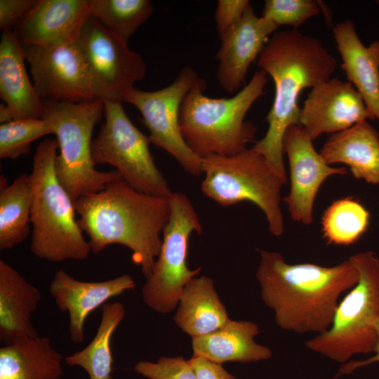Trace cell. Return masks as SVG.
<instances>
[{
    "instance_id": "obj_30",
    "label": "cell",
    "mask_w": 379,
    "mask_h": 379,
    "mask_svg": "<svg viewBox=\"0 0 379 379\" xmlns=\"http://www.w3.org/2000/svg\"><path fill=\"white\" fill-rule=\"evenodd\" d=\"M53 134L49 122L44 119L13 120L0 126V158L16 160L30 152L36 139Z\"/></svg>"
},
{
    "instance_id": "obj_10",
    "label": "cell",
    "mask_w": 379,
    "mask_h": 379,
    "mask_svg": "<svg viewBox=\"0 0 379 379\" xmlns=\"http://www.w3.org/2000/svg\"><path fill=\"white\" fill-rule=\"evenodd\" d=\"M170 204L160 253L142 289L145 303L161 314L169 313L178 306L183 288L201 270H191L187 265L190 236L194 231L199 235L202 232L198 215L185 194L173 192Z\"/></svg>"
},
{
    "instance_id": "obj_34",
    "label": "cell",
    "mask_w": 379,
    "mask_h": 379,
    "mask_svg": "<svg viewBox=\"0 0 379 379\" xmlns=\"http://www.w3.org/2000/svg\"><path fill=\"white\" fill-rule=\"evenodd\" d=\"M37 0H0V28L13 30Z\"/></svg>"
},
{
    "instance_id": "obj_27",
    "label": "cell",
    "mask_w": 379,
    "mask_h": 379,
    "mask_svg": "<svg viewBox=\"0 0 379 379\" xmlns=\"http://www.w3.org/2000/svg\"><path fill=\"white\" fill-rule=\"evenodd\" d=\"M125 314L124 306L119 302H107L102 305L101 320L94 338L85 348L67 356L65 363L82 368L89 379H111V340Z\"/></svg>"
},
{
    "instance_id": "obj_20",
    "label": "cell",
    "mask_w": 379,
    "mask_h": 379,
    "mask_svg": "<svg viewBox=\"0 0 379 379\" xmlns=\"http://www.w3.org/2000/svg\"><path fill=\"white\" fill-rule=\"evenodd\" d=\"M41 294L15 269L0 260V340L8 345L39 336L32 322Z\"/></svg>"
},
{
    "instance_id": "obj_7",
    "label": "cell",
    "mask_w": 379,
    "mask_h": 379,
    "mask_svg": "<svg viewBox=\"0 0 379 379\" xmlns=\"http://www.w3.org/2000/svg\"><path fill=\"white\" fill-rule=\"evenodd\" d=\"M41 101V119L49 122L58 143L55 173L74 201L121 178L117 170L98 171L92 159V133L104 113L103 101Z\"/></svg>"
},
{
    "instance_id": "obj_33",
    "label": "cell",
    "mask_w": 379,
    "mask_h": 379,
    "mask_svg": "<svg viewBox=\"0 0 379 379\" xmlns=\"http://www.w3.org/2000/svg\"><path fill=\"white\" fill-rule=\"evenodd\" d=\"M250 4L248 0L218 1L215 11V22L220 39L241 19Z\"/></svg>"
},
{
    "instance_id": "obj_23",
    "label": "cell",
    "mask_w": 379,
    "mask_h": 379,
    "mask_svg": "<svg viewBox=\"0 0 379 379\" xmlns=\"http://www.w3.org/2000/svg\"><path fill=\"white\" fill-rule=\"evenodd\" d=\"M259 333L260 328L255 322L230 319L211 333L192 338L193 357H201L219 364L269 359L272 350L254 340Z\"/></svg>"
},
{
    "instance_id": "obj_22",
    "label": "cell",
    "mask_w": 379,
    "mask_h": 379,
    "mask_svg": "<svg viewBox=\"0 0 379 379\" xmlns=\"http://www.w3.org/2000/svg\"><path fill=\"white\" fill-rule=\"evenodd\" d=\"M319 153L326 164H347L355 178L379 184V134L366 120L331 134Z\"/></svg>"
},
{
    "instance_id": "obj_13",
    "label": "cell",
    "mask_w": 379,
    "mask_h": 379,
    "mask_svg": "<svg viewBox=\"0 0 379 379\" xmlns=\"http://www.w3.org/2000/svg\"><path fill=\"white\" fill-rule=\"evenodd\" d=\"M21 45L41 100L74 103L100 100L77 42L50 47Z\"/></svg>"
},
{
    "instance_id": "obj_25",
    "label": "cell",
    "mask_w": 379,
    "mask_h": 379,
    "mask_svg": "<svg viewBox=\"0 0 379 379\" xmlns=\"http://www.w3.org/2000/svg\"><path fill=\"white\" fill-rule=\"evenodd\" d=\"M178 304L174 321L192 338L211 333L230 319L213 281L205 276L194 277L185 285Z\"/></svg>"
},
{
    "instance_id": "obj_38",
    "label": "cell",
    "mask_w": 379,
    "mask_h": 379,
    "mask_svg": "<svg viewBox=\"0 0 379 379\" xmlns=\"http://www.w3.org/2000/svg\"><path fill=\"white\" fill-rule=\"evenodd\" d=\"M377 2L379 4V1H377Z\"/></svg>"
},
{
    "instance_id": "obj_19",
    "label": "cell",
    "mask_w": 379,
    "mask_h": 379,
    "mask_svg": "<svg viewBox=\"0 0 379 379\" xmlns=\"http://www.w3.org/2000/svg\"><path fill=\"white\" fill-rule=\"evenodd\" d=\"M333 32L347 81L362 96L371 120L379 121V41L365 46L350 20L336 23Z\"/></svg>"
},
{
    "instance_id": "obj_8",
    "label": "cell",
    "mask_w": 379,
    "mask_h": 379,
    "mask_svg": "<svg viewBox=\"0 0 379 379\" xmlns=\"http://www.w3.org/2000/svg\"><path fill=\"white\" fill-rule=\"evenodd\" d=\"M202 168L204 195L221 206L253 202L265 213L270 232L283 234L281 190L287 182L263 155L252 147L230 156L209 154L202 157Z\"/></svg>"
},
{
    "instance_id": "obj_37",
    "label": "cell",
    "mask_w": 379,
    "mask_h": 379,
    "mask_svg": "<svg viewBox=\"0 0 379 379\" xmlns=\"http://www.w3.org/2000/svg\"><path fill=\"white\" fill-rule=\"evenodd\" d=\"M13 121L8 108L5 103L0 105V122L4 124Z\"/></svg>"
},
{
    "instance_id": "obj_6",
    "label": "cell",
    "mask_w": 379,
    "mask_h": 379,
    "mask_svg": "<svg viewBox=\"0 0 379 379\" xmlns=\"http://www.w3.org/2000/svg\"><path fill=\"white\" fill-rule=\"evenodd\" d=\"M359 281L339 302L329 328L305 342V347L343 364L359 354H372L379 320V258L372 251L349 258Z\"/></svg>"
},
{
    "instance_id": "obj_32",
    "label": "cell",
    "mask_w": 379,
    "mask_h": 379,
    "mask_svg": "<svg viewBox=\"0 0 379 379\" xmlns=\"http://www.w3.org/2000/svg\"><path fill=\"white\" fill-rule=\"evenodd\" d=\"M134 371L147 379H197L189 360L182 357H161L156 362L140 361Z\"/></svg>"
},
{
    "instance_id": "obj_9",
    "label": "cell",
    "mask_w": 379,
    "mask_h": 379,
    "mask_svg": "<svg viewBox=\"0 0 379 379\" xmlns=\"http://www.w3.org/2000/svg\"><path fill=\"white\" fill-rule=\"evenodd\" d=\"M103 102L105 121L91 144L94 165L115 167L121 178L140 192L170 198L173 192L154 162L149 137L131 121L122 103Z\"/></svg>"
},
{
    "instance_id": "obj_5",
    "label": "cell",
    "mask_w": 379,
    "mask_h": 379,
    "mask_svg": "<svg viewBox=\"0 0 379 379\" xmlns=\"http://www.w3.org/2000/svg\"><path fill=\"white\" fill-rule=\"evenodd\" d=\"M56 138L45 139L36 149L30 175L32 225L30 250L38 258L53 262L81 260L91 251L78 220L74 201L58 180Z\"/></svg>"
},
{
    "instance_id": "obj_17",
    "label": "cell",
    "mask_w": 379,
    "mask_h": 379,
    "mask_svg": "<svg viewBox=\"0 0 379 379\" xmlns=\"http://www.w3.org/2000/svg\"><path fill=\"white\" fill-rule=\"evenodd\" d=\"M89 16L88 0H37L13 32L22 45L73 44Z\"/></svg>"
},
{
    "instance_id": "obj_29",
    "label": "cell",
    "mask_w": 379,
    "mask_h": 379,
    "mask_svg": "<svg viewBox=\"0 0 379 379\" xmlns=\"http://www.w3.org/2000/svg\"><path fill=\"white\" fill-rule=\"evenodd\" d=\"M90 15L126 42L152 15L149 0H88Z\"/></svg>"
},
{
    "instance_id": "obj_2",
    "label": "cell",
    "mask_w": 379,
    "mask_h": 379,
    "mask_svg": "<svg viewBox=\"0 0 379 379\" xmlns=\"http://www.w3.org/2000/svg\"><path fill=\"white\" fill-rule=\"evenodd\" d=\"M258 66L272 79L274 97L266 118L267 131L252 148L287 182L283 138L289 126L300 125L299 95L303 89L332 78L338 61L319 39L292 29L275 32L270 36Z\"/></svg>"
},
{
    "instance_id": "obj_3",
    "label": "cell",
    "mask_w": 379,
    "mask_h": 379,
    "mask_svg": "<svg viewBox=\"0 0 379 379\" xmlns=\"http://www.w3.org/2000/svg\"><path fill=\"white\" fill-rule=\"evenodd\" d=\"M74 204L93 253L111 244L123 245L132 251V262L146 279L151 275L171 215L170 198L140 192L120 178Z\"/></svg>"
},
{
    "instance_id": "obj_21",
    "label": "cell",
    "mask_w": 379,
    "mask_h": 379,
    "mask_svg": "<svg viewBox=\"0 0 379 379\" xmlns=\"http://www.w3.org/2000/svg\"><path fill=\"white\" fill-rule=\"evenodd\" d=\"M22 45L13 30L0 41V96L12 119H41L42 101L28 77Z\"/></svg>"
},
{
    "instance_id": "obj_35",
    "label": "cell",
    "mask_w": 379,
    "mask_h": 379,
    "mask_svg": "<svg viewBox=\"0 0 379 379\" xmlns=\"http://www.w3.org/2000/svg\"><path fill=\"white\" fill-rule=\"evenodd\" d=\"M197 379H237L228 373L222 366L201 357H193L189 359Z\"/></svg>"
},
{
    "instance_id": "obj_36",
    "label": "cell",
    "mask_w": 379,
    "mask_h": 379,
    "mask_svg": "<svg viewBox=\"0 0 379 379\" xmlns=\"http://www.w3.org/2000/svg\"><path fill=\"white\" fill-rule=\"evenodd\" d=\"M376 363H379V320L377 323V341L371 356L363 360L351 359L350 361L341 364L333 379H336L344 375L351 374L359 368Z\"/></svg>"
},
{
    "instance_id": "obj_26",
    "label": "cell",
    "mask_w": 379,
    "mask_h": 379,
    "mask_svg": "<svg viewBox=\"0 0 379 379\" xmlns=\"http://www.w3.org/2000/svg\"><path fill=\"white\" fill-rule=\"evenodd\" d=\"M32 194L30 175L23 173L11 184L0 176V250L12 249L29 235Z\"/></svg>"
},
{
    "instance_id": "obj_11",
    "label": "cell",
    "mask_w": 379,
    "mask_h": 379,
    "mask_svg": "<svg viewBox=\"0 0 379 379\" xmlns=\"http://www.w3.org/2000/svg\"><path fill=\"white\" fill-rule=\"evenodd\" d=\"M199 78L193 68L185 67L169 86L154 91L133 88L124 100L140 112L149 131L150 143L165 150L185 171L196 176L203 173L202 158L185 142L180 130L179 114L184 98Z\"/></svg>"
},
{
    "instance_id": "obj_4",
    "label": "cell",
    "mask_w": 379,
    "mask_h": 379,
    "mask_svg": "<svg viewBox=\"0 0 379 379\" xmlns=\"http://www.w3.org/2000/svg\"><path fill=\"white\" fill-rule=\"evenodd\" d=\"M267 74L257 70L251 81L232 98H213L204 94L206 81L199 78L180 108L181 134L191 150L200 157L230 156L254 141L256 127L245 117L265 93Z\"/></svg>"
},
{
    "instance_id": "obj_31",
    "label": "cell",
    "mask_w": 379,
    "mask_h": 379,
    "mask_svg": "<svg viewBox=\"0 0 379 379\" xmlns=\"http://www.w3.org/2000/svg\"><path fill=\"white\" fill-rule=\"evenodd\" d=\"M319 12V4L313 0H266L261 17L277 27L288 25L297 29Z\"/></svg>"
},
{
    "instance_id": "obj_28",
    "label": "cell",
    "mask_w": 379,
    "mask_h": 379,
    "mask_svg": "<svg viewBox=\"0 0 379 379\" xmlns=\"http://www.w3.org/2000/svg\"><path fill=\"white\" fill-rule=\"evenodd\" d=\"M369 218V212L354 198L346 197L335 200L323 214V236L328 244L351 245L366 232Z\"/></svg>"
},
{
    "instance_id": "obj_16",
    "label": "cell",
    "mask_w": 379,
    "mask_h": 379,
    "mask_svg": "<svg viewBox=\"0 0 379 379\" xmlns=\"http://www.w3.org/2000/svg\"><path fill=\"white\" fill-rule=\"evenodd\" d=\"M277 27L272 22L257 16L250 4L241 19L220 39L215 75L224 91L237 93L243 88L249 67Z\"/></svg>"
},
{
    "instance_id": "obj_1",
    "label": "cell",
    "mask_w": 379,
    "mask_h": 379,
    "mask_svg": "<svg viewBox=\"0 0 379 379\" xmlns=\"http://www.w3.org/2000/svg\"><path fill=\"white\" fill-rule=\"evenodd\" d=\"M258 251L260 261L255 277L261 298L273 310L277 325L299 334L326 331L340 295L359 281L351 260L332 267L288 264L278 252Z\"/></svg>"
},
{
    "instance_id": "obj_24",
    "label": "cell",
    "mask_w": 379,
    "mask_h": 379,
    "mask_svg": "<svg viewBox=\"0 0 379 379\" xmlns=\"http://www.w3.org/2000/svg\"><path fill=\"white\" fill-rule=\"evenodd\" d=\"M62 361L48 337L20 338L0 348V379H61Z\"/></svg>"
},
{
    "instance_id": "obj_15",
    "label": "cell",
    "mask_w": 379,
    "mask_h": 379,
    "mask_svg": "<svg viewBox=\"0 0 379 379\" xmlns=\"http://www.w3.org/2000/svg\"><path fill=\"white\" fill-rule=\"evenodd\" d=\"M371 114L361 94L349 81L332 77L312 88L300 109V125L312 140L366 120Z\"/></svg>"
},
{
    "instance_id": "obj_18",
    "label": "cell",
    "mask_w": 379,
    "mask_h": 379,
    "mask_svg": "<svg viewBox=\"0 0 379 379\" xmlns=\"http://www.w3.org/2000/svg\"><path fill=\"white\" fill-rule=\"evenodd\" d=\"M135 286L128 274L101 281H83L60 270L50 284L49 292L58 309L68 313L70 340L79 344L84 340V323L88 316L110 298L133 290Z\"/></svg>"
},
{
    "instance_id": "obj_14",
    "label": "cell",
    "mask_w": 379,
    "mask_h": 379,
    "mask_svg": "<svg viewBox=\"0 0 379 379\" xmlns=\"http://www.w3.org/2000/svg\"><path fill=\"white\" fill-rule=\"evenodd\" d=\"M312 141L300 125L289 126L283 138V152L287 154L291 175L290 192L283 201L291 218L305 225L313 221L315 197L324 181L329 176L347 173L345 167L326 164Z\"/></svg>"
},
{
    "instance_id": "obj_12",
    "label": "cell",
    "mask_w": 379,
    "mask_h": 379,
    "mask_svg": "<svg viewBox=\"0 0 379 379\" xmlns=\"http://www.w3.org/2000/svg\"><path fill=\"white\" fill-rule=\"evenodd\" d=\"M88 65L97 97L123 103L146 71L142 58L128 42L89 16L77 41Z\"/></svg>"
}]
</instances>
